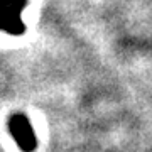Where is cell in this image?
Returning <instances> with one entry per match:
<instances>
[{
    "instance_id": "6da1fadb",
    "label": "cell",
    "mask_w": 152,
    "mask_h": 152,
    "mask_svg": "<svg viewBox=\"0 0 152 152\" xmlns=\"http://www.w3.org/2000/svg\"><path fill=\"white\" fill-rule=\"evenodd\" d=\"M9 130H10L12 137L15 139L17 145L24 152H32L37 147L36 134L24 115H12L9 120Z\"/></svg>"
},
{
    "instance_id": "3957f363",
    "label": "cell",
    "mask_w": 152,
    "mask_h": 152,
    "mask_svg": "<svg viewBox=\"0 0 152 152\" xmlns=\"http://www.w3.org/2000/svg\"><path fill=\"white\" fill-rule=\"evenodd\" d=\"M26 4L27 0H0V12L20 15L22 10L26 9Z\"/></svg>"
},
{
    "instance_id": "7a4b0ae2",
    "label": "cell",
    "mask_w": 152,
    "mask_h": 152,
    "mask_svg": "<svg viewBox=\"0 0 152 152\" xmlns=\"http://www.w3.org/2000/svg\"><path fill=\"white\" fill-rule=\"evenodd\" d=\"M0 31L14 34V36H19V34H22L24 31H26V26H24L20 15L0 12Z\"/></svg>"
}]
</instances>
